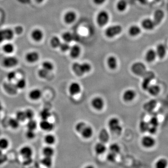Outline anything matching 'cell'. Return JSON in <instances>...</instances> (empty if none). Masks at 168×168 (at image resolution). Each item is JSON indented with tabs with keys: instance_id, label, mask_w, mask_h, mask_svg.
<instances>
[{
	"instance_id": "cell-11",
	"label": "cell",
	"mask_w": 168,
	"mask_h": 168,
	"mask_svg": "<svg viewBox=\"0 0 168 168\" xmlns=\"http://www.w3.org/2000/svg\"><path fill=\"white\" fill-rule=\"evenodd\" d=\"M142 26L147 30H152L155 27V25L153 20L150 18H145L142 22Z\"/></svg>"
},
{
	"instance_id": "cell-53",
	"label": "cell",
	"mask_w": 168,
	"mask_h": 168,
	"mask_svg": "<svg viewBox=\"0 0 168 168\" xmlns=\"http://www.w3.org/2000/svg\"><path fill=\"white\" fill-rule=\"evenodd\" d=\"M16 73L14 71H11L9 72L7 74V79H8V81H10L16 78Z\"/></svg>"
},
{
	"instance_id": "cell-25",
	"label": "cell",
	"mask_w": 168,
	"mask_h": 168,
	"mask_svg": "<svg viewBox=\"0 0 168 168\" xmlns=\"http://www.w3.org/2000/svg\"><path fill=\"white\" fill-rule=\"evenodd\" d=\"M95 149L97 154H101L106 151V148L104 143L100 142L96 144Z\"/></svg>"
},
{
	"instance_id": "cell-49",
	"label": "cell",
	"mask_w": 168,
	"mask_h": 168,
	"mask_svg": "<svg viewBox=\"0 0 168 168\" xmlns=\"http://www.w3.org/2000/svg\"><path fill=\"white\" fill-rule=\"evenodd\" d=\"M49 72L47 70H45L44 68L40 69L38 71V75L41 78L45 79L47 77L48 75Z\"/></svg>"
},
{
	"instance_id": "cell-23",
	"label": "cell",
	"mask_w": 168,
	"mask_h": 168,
	"mask_svg": "<svg viewBox=\"0 0 168 168\" xmlns=\"http://www.w3.org/2000/svg\"><path fill=\"white\" fill-rule=\"evenodd\" d=\"M141 33V29L138 26L132 25L129 27L128 29V33L130 36H136L139 35Z\"/></svg>"
},
{
	"instance_id": "cell-6",
	"label": "cell",
	"mask_w": 168,
	"mask_h": 168,
	"mask_svg": "<svg viewBox=\"0 0 168 168\" xmlns=\"http://www.w3.org/2000/svg\"><path fill=\"white\" fill-rule=\"evenodd\" d=\"M141 144L146 149H150L154 146L156 144V141L152 136L147 135L143 137Z\"/></svg>"
},
{
	"instance_id": "cell-29",
	"label": "cell",
	"mask_w": 168,
	"mask_h": 168,
	"mask_svg": "<svg viewBox=\"0 0 168 168\" xmlns=\"http://www.w3.org/2000/svg\"><path fill=\"white\" fill-rule=\"evenodd\" d=\"M109 134L106 129L101 130L100 133L99 138L102 143H106L109 140Z\"/></svg>"
},
{
	"instance_id": "cell-37",
	"label": "cell",
	"mask_w": 168,
	"mask_h": 168,
	"mask_svg": "<svg viewBox=\"0 0 168 168\" xmlns=\"http://www.w3.org/2000/svg\"><path fill=\"white\" fill-rule=\"evenodd\" d=\"M45 141L48 145L53 144L55 143V137L52 134H47L45 136Z\"/></svg>"
},
{
	"instance_id": "cell-52",
	"label": "cell",
	"mask_w": 168,
	"mask_h": 168,
	"mask_svg": "<svg viewBox=\"0 0 168 168\" xmlns=\"http://www.w3.org/2000/svg\"><path fill=\"white\" fill-rule=\"evenodd\" d=\"M35 134L34 130L28 129L26 133V136L29 139H33L35 137Z\"/></svg>"
},
{
	"instance_id": "cell-59",
	"label": "cell",
	"mask_w": 168,
	"mask_h": 168,
	"mask_svg": "<svg viewBox=\"0 0 168 168\" xmlns=\"http://www.w3.org/2000/svg\"><path fill=\"white\" fill-rule=\"evenodd\" d=\"M36 3L38 4L42 3L44 2L45 0H35Z\"/></svg>"
},
{
	"instance_id": "cell-56",
	"label": "cell",
	"mask_w": 168,
	"mask_h": 168,
	"mask_svg": "<svg viewBox=\"0 0 168 168\" xmlns=\"http://www.w3.org/2000/svg\"><path fill=\"white\" fill-rule=\"evenodd\" d=\"M106 0H93V2L96 5H101L103 4Z\"/></svg>"
},
{
	"instance_id": "cell-45",
	"label": "cell",
	"mask_w": 168,
	"mask_h": 168,
	"mask_svg": "<svg viewBox=\"0 0 168 168\" xmlns=\"http://www.w3.org/2000/svg\"><path fill=\"white\" fill-rule=\"evenodd\" d=\"M117 155V154H116L112 152H110L107 154V156H106V159L109 162L113 163V162H115L116 161Z\"/></svg>"
},
{
	"instance_id": "cell-21",
	"label": "cell",
	"mask_w": 168,
	"mask_h": 168,
	"mask_svg": "<svg viewBox=\"0 0 168 168\" xmlns=\"http://www.w3.org/2000/svg\"><path fill=\"white\" fill-rule=\"evenodd\" d=\"M161 89L159 85L156 84H152L149 85L148 88V91L150 95L152 96H156L160 93Z\"/></svg>"
},
{
	"instance_id": "cell-51",
	"label": "cell",
	"mask_w": 168,
	"mask_h": 168,
	"mask_svg": "<svg viewBox=\"0 0 168 168\" xmlns=\"http://www.w3.org/2000/svg\"><path fill=\"white\" fill-rule=\"evenodd\" d=\"M24 112L26 119H28L29 120L33 119L34 114V112L32 110H31V109H27Z\"/></svg>"
},
{
	"instance_id": "cell-44",
	"label": "cell",
	"mask_w": 168,
	"mask_h": 168,
	"mask_svg": "<svg viewBox=\"0 0 168 168\" xmlns=\"http://www.w3.org/2000/svg\"><path fill=\"white\" fill-rule=\"evenodd\" d=\"M36 126L37 124H36V122L33 119L29 120L27 125V127L28 129L32 130H34L36 128Z\"/></svg>"
},
{
	"instance_id": "cell-18",
	"label": "cell",
	"mask_w": 168,
	"mask_h": 168,
	"mask_svg": "<svg viewBox=\"0 0 168 168\" xmlns=\"http://www.w3.org/2000/svg\"><path fill=\"white\" fill-rule=\"evenodd\" d=\"M69 92L72 95H78L81 91L80 85L76 82H73L70 84L69 88Z\"/></svg>"
},
{
	"instance_id": "cell-46",
	"label": "cell",
	"mask_w": 168,
	"mask_h": 168,
	"mask_svg": "<svg viewBox=\"0 0 168 168\" xmlns=\"http://www.w3.org/2000/svg\"><path fill=\"white\" fill-rule=\"evenodd\" d=\"M149 127V123H147L144 122H142L140 123V129H141L142 132H146V131H148Z\"/></svg>"
},
{
	"instance_id": "cell-20",
	"label": "cell",
	"mask_w": 168,
	"mask_h": 168,
	"mask_svg": "<svg viewBox=\"0 0 168 168\" xmlns=\"http://www.w3.org/2000/svg\"><path fill=\"white\" fill-rule=\"evenodd\" d=\"M40 127L43 130L47 131H51L53 129L54 125L47 120H43L40 123Z\"/></svg>"
},
{
	"instance_id": "cell-61",
	"label": "cell",
	"mask_w": 168,
	"mask_h": 168,
	"mask_svg": "<svg viewBox=\"0 0 168 168\" xmlns=\"http://www.w3.org/2000/svg\"><path fill=\"white\" fill-rule=\"evenodd\" d=\"M2 109H3V106H2V103L0 101V112L2 111Z\"/></svg>"
},
{
	"instance_id": "cell-12",
	"label": "cell",
	"mask_w": 168,
	"mask_h": 168,
	"mask_svg": "<svg viewBox=\"0 0 168 168\" xmlns=\"http://www.w3.org/2000/svg\"><path fill=\"white\" fill-rule=\"evenodd\" d=\"M92 105L95 109L97 110H100L104 107V102L101 98L96 97L93 99L92 100Z\"/></svg>"
},
{
	"instance_id": "cell-54",
	"label": "cell",
	"mask_w": 168,
	"mask_h": 168,
	"mask_svg": "<svg viewBox=\"0 0 168 168\" xmlns=\"http://www.w3.org/2000/svg\"><path fill=\"white\" fill-rule=\"evenodd\" d=\"M157 131V127H154L150 126H149V128L148 129V132L150 133V134H155Z\"/></svg>"
},
{
	"instance_id": "cell-19",
	"label": "cell",
	"mask_w": 168,
	"mask_h": 168,
	"mask_svg": "<svg viewBox=\"0 0 168 168\" xmlns=\"http://www.w3.org/2000/svg\"><path fill=\"white\" fill-rule=\"evenodd\" d=\"M70 55L71 57L73 58H77L79 57L81 52L80 47L77 45H74L71 47L70 49Z\"/></svg>"
},
{
	"instance_id": "cell-41",
	"label": "cell",
	"mask_w": 168,
	"mask_h": 168,
	"mask_svg": "<svg viewBox=\"0 0 168 168\" xmlns=\"http://www.w3.org/2000/svg\"><path fill=\"white\" fill-rule=\"evenodd\" d=\"M26 84L25 79H21L17 81L16 85L17 89H22L25 87Z\"/></svg>"
},
{
	"instance_id": "cell-28",
	"label": "cell",
	"mask_w": 168,
	"mask_h": 168,
	"mask_svg": "<svg viewBox=\"0 0 168 168\" xmlns=\"http://www.w3.org/2000/svg\"><path fill=\"white\" fill-rule=\"evenodd\" d=\"M127 4L125 0H120L117 4V8L119 12H124L127 8Z\"/></svg>"
},
{
	"instance_id": "cell-27",
	"label": "cell",
	"mask_w": 168,
	"mask_h": 168,
	"mask_svg": "<svg viewBox=\"0 0 168 168\" xmlns=\"http://www.w3.org/2000/svg\"><path fill=\"white\" fill-rule=\"evenodd\" d=\"M82 136L84 138L88 139L92 136L93 134V130L92 127L89 126H86L84 127L83 131L81 132Z\"/></svg>"
},
{
	"instance_id": "cell-7",
	"label": "cell",
	"mask_w": 168,
	"mask_h": 168,
	"mask_svg": "<svg viewBox=\"0 0 168 168\" xmlns=\"http://www.w3.org/2000/svg\"><path fill=\"white\" fill-rule=\"evenodd\" d=\"M30 37L34 42H41L44 38V32L42 30L40 29H34L30 33Z\"/></svg>"
},
{
	"instance_id": "cell-1",
	"label": "cell",
	"mask_w": 168,
	"mask_h": 168,
	"mask_svg": "<svg viewBox=\"0 0 168 168\" xmlns=\"http://www.w3.org/2000/svg\"><path fill=\"white\" fill-rule=\"evenodd\" d=\"M15 35V31L11 29L0 30V44L4 42H10L14 39Z\"/></svg>"
},
{
	"instance_id": "cell-47",
	"label": "cell",
	"mask_w": 168,
	"mask_h": 168,
	"mask_svg": "<svg viewBox=\"0 0 168 168\" xmlns=\"http://www.w3.org/2000/svg\"><path fill=\"white\" fill-rule=\"evenodd\" d=\"M59 47L61 51L63 52H66L67 51L70 50L71 47H70L69 43L65 42L64 43H61Z\"/></svg>"
},
{
	"instance_id": "cell-3",
	"label": "cell",
	"mask_w": 168,
	"mask_h": 168,
	"mask_svg": "<svg viewBox=\"0 0 168 168\" xmlns=\"http://www.w3.org/2000/svg\"><path fill=\"white\" fill-rule=\"evenodd\" d=\"M109 18L110 17L108 12L105 10H102L99 12L97 16V23L99 26L103 27L108 23Z\"/></svg>"
},
{
	"instance_id": "cell-9",
	"label": "cell",
	"mask_w": 168,
	"mask_h": 168,
	"mask_svg": "<svg viewBox=\"0 0 168 168\" xmlns=\"http://www.w3.org/2000/svg\"><path fill=\"white\" fill-rule=\"evenodd\" d=\"M165 17V13L161 9H157L154 13L153 20L155 26L161 24Z\"/></svg>"
},
{
	"instance_id": "cell-62",
	"label": "cell",
	"mask_w": 168,
	"mask_h": 168,
	"mask_svg": "<svg viewBox=\"0 0 168 168\" xmlns=\"http://www.w3.org/2000/svg\"><path fill=\"white\" fill-rule=\"evenodd\" d=\"M3 154V150H2V149H0V156H1V155H2Z\"/></svg>"
},
{
	"instance_id": "cell-32",
	"label": "cell",
	"mask_w": 168,
	"mask_h": 168,
	"mask_svg": "<svg viewBox=\"0 0 168 168\" xmlns=\"http://www.w3.org/2000/svg\"><path fill=\"white\" fill-rule=\"evenodd\" d=\"M43 153L45 156L52 157L54 154V150L51 147L47 146L43 149Z\"/></svg>"
},
{
	"instance_id": "cell-40",
	"label": "cell",
	"mask_w": 168,
	"mask_h": 168,
	"mask_svg": "<svg viewBox=\"0 0 168 168\" xmlns=\"http://www.w3.org/2000/svg\"><path fill=\"white\" fill-rule=\"evenodd\" d=\"M109 149L110 152H112L116 154H118L120 152V146L117 144H112L109 147Z\"/></svg>"
},
{
	"instance_id": "cell-57",
	"label": "cell",
	"mask_w": 168,
	"mask_h": 168,
	"mask_svg": "<svg viewBox=\"0 0 168 168\" xmlns=\"http://www.w3.org/2000/svg\"><path fill=\"white\" fill-rule=\"evenodd\" d=\"M17 29L15 30V32H17V34H20L22 33L23 31V28L21 27V26H19L17 27Z\"/></svg>"
},
{
	"instance_id": "cell-33",
	"label": "cell",
	"mask_w": 168,
	"mask_h": 168,
	"mask_svg": "<svg viewBox=\"0 0 168 168\" xmlns=\"http://www.w3.org/2000/svg\"><path fill=\"white\" fill-rule=\"evenodd\" d=\"M41 163L43 165L47 167H50L52 165V157L45 156L41 160Z\"/></svg>"
},
{
	"instance_id": "cell-10",
	"label": "cell",
	"mask_w": 168,
	"mask_h": 168,
	"mask_svg": "<svg viewBox=\"0 0 168 168\" xmlns=\"http://www.w3.org/2000/svg\"><path fill=\"white\" fill-rule=\"evenodd\" d=\"M20 152L21 155L25 159V160L31 159V156L33 154L32 149L28 146L23 147L20 150Z\"/></svg>"
},
{
	"instance_id": "cell-36",
	"label": "cell",
	"mask_w": 168,
	"mask_h": 168,
	"mask_svg": "<svg viewBox=\"0 0 168 168\" xmlns=\"http://www.w3.org/2000/svg\"><path fill=\"white\" fill-rule=\"evenodd\" d=\"M40 117L43 120H47L50 117L51 114L48 109L45 108L40 112Z\"/></svg>"
},
{
	"instance_id": "cell-50",
	"label": "cell",
	"mask_w": 168,
	"mask_h": 168,
	"mask_svg": "<svg viewBox=\"0 0 168 168\" xmlns=\"http://www.w3.org/2000/svg\"><path fill=\"white\" fill-rule=\"evenodd\" d=\"M86 127V125L83 122H79L76 126V130L77 132L79 133H81L84 127Z\"/></svg>"
},
{
	"instance_id": "cell-26",
	"label": "cell",
	"mask_w": 168,
	"mask_h": 168,
	"mask_svg": "<svg viewBox=\"0 0 168 168\" xmlns=\"http://www.w3.org/2000/svg\"><path fill=\"white\" fill-rule=\"evenodd\" d=\"M107 64L108 67L112 70L116 69L117 66V60L114 56H110L107 59Z\"/></svg>"
},
{
	"instance_id": "cell-55",
	"label": "cell",
	"mask_w": 168,
	"mask_h": 168,
	"mask_svg": "<svg viewBox=\"0 0 168 168\" xmlns=\"http://www.w3.org/2000/svg\"><path fill=\"white\" fill-rule=\"evenodd\" d=\"M7 159V157L5 155H3V154L2 155H1L0 156V165H2L5 162H6Z\"/></svg>"
},
{
	"instance_id": "cell-17",
	"label": "cell",
	"mask_w": 168,
	"mask_h": 168,
	"mask_svg": "<svg viewBox=\"0 0 168 168\" xmlns=\"http://www.w3.org/2000/svg\"><path fill=\"white\" fill-rule=\"evenodd\" d=\"M157 57L156 51L153 49H149L146 53L145 58L146 61L148 63H152L155 60Z\"/></svg>"
},
{
	"instance_id": "cell-4",
	"label": "cell",
	"mask_w": 168,
	"mask_h": 168,
	"mask_svg": "<svg viewBox=\"0 0 168 168\" xmlns=\"http://www.w3.org/2000/svg\"><path fill=\"white\" fill-rule=\"evenodd\" d=\"M108 126L111 131L114 133L120 134L122 131V127L117 118H113L110 119L108 122Z\"/></svg>"
},
{
	"instance_id": "cell-31",
	"label": "cell",
	"mask_w": 168,
	"mask_h": 168,
	"mask_svg": "<svg viewBox=\"0 0 168 168\" xmlns=\"http://www.w3.org/2000/svg\"><path fill=\"white\" fill-rule=\"evenodd\" d=\"M61 42L60 39L57 36H53L50 40L51 46L53 48H57L59 47Z\"/></svg>"
},
{
	"instance_id": "cell-22",
	"label": "cell",
	"mask_w": 168,
	"mask_h": 168,
	"mask_svg": "<svg viewBox=\"0 0 168 168\" xmlns=\"http://www.w3.org/2000/svg\"><path fill=\"white\" fill-rule=\"evenodd\" d=\"M168 167V161L165 158L158 159L154 164V168H167Z\"/></svg>"
},
{
	"instance_id": "cell-48",
	"label": "cell",
	"mask_w": 168,
	"mask_h": 168,
	"mask_svg": "<svg viewBox=\"0 0 168 168\" xmlns=\"http://www.w3.org/2000/svg\"><path fill=\"white\" fill-rule=\"evenodd\" d=\"M149 126L154 127H157L158 125H159V122H158V119L155 117H153L149 120Z\"/></svg>"
},
{
	"instance_id": "cell-60",
	"label": "cell",
	"mask_w": 168,
	"mask_h": 168,
	"mask_svg": "<svg viewBox=\"0 0 168 168\" xmlns=\"http://www.w3.org/2000/svg\"><path fill=\"white\" fill-rule=\"evenodd\" d=\"M84 168H95L94 167V166H93V165H89L86 166V167H85Z\"/></svg>"
},
{
	"instance_id": "cell-8",
	"label": "cell",
	"mask_w": 168,
	"mask_h": 168,
	"mask_svg": "<svg viewBox=\"0 0 168 168\" xmlns=\"http://www.w3.org/2000/svg\"><path fill=\"white\" fill-rule=\"evenodd\" d=\"M39 53L35 51L28 52L25 55V58L27 62L29 63H34L37 62L39 59Z\"/></svg>"
},
{
	"instance_id": "cell-24",
	"label": "cell",
	"mask_w": 168,
	"mask_h": 168,
	"mask_svg": "<svg viewBox=\"0 0 168 168\" xmlns=\"http://www.w3.org/2000/svg\"><path fill=\"white\" fill-rule=\"evenodd\" d=\"M42 92L39 89H35L31 90L29 93V97L32 100H37L41 98Z\"/></svg>"
},
{
	"instance_id": "cell-42",
	"label": "cell",
	"mask_w": 168,
	"mask_h": 168,
	"mask_svg": "<svg viewBox=\"0 0 168 168\" xmlns=\"http://www.w3.org/2000/svg\"><path fill=\"white\" fill-rule=\"evenodd\" d=\"M81 71L83 74L88 73L91 70V66L87 63H84L81 64Z\"/></svg>"
},
{
	"instance_id": "cell-14",
	"label": "cell",
	"mask_w": 168,
	"mask_h": 168,
	"mask_svg": "<svg viewBox=\"0 0 168 168\" xmlns=\"http://www.w3.org/2000/svg\"><path fill=\"white\" fill-rule=\"evenodd\" d=\"M77 18L75 12L73 11H69L64 16V21L67 24H71L73 23Z\"/></svg>"
},
{
	"instance_id": "cell-5",
	"label": "cell",
	"mask_w": 168,
	"mask_h": 168,
	"mask_svg": "<svg viewBox=\"0 0 168 168\" xmlns=\"http://www.w3.org/2000/svg\"><path fill=\"white\" fill-rule=\"evenodd\" d=\"M18 58L15 56H9L6 57L3 60V64L6 68H12L16 67L18 64Z\"/></svg>"
},
{
	"instance_id": "cell-16",
	"label": "cell",
	"mask_w": 168,
	"mask_h": 168,
	"mask_svg": "<svg viewBox=\"0 0 168 168\" xmlns=\"http://www.w3.org/2000/svg\"><path fill=\"white\" fill-rule=\"evenodd\" d=\"M155 51H156L157 57L161 59H163L165 57L166 54V48L164 45L160 44L156 47Z\"/></svg>"
},
{
	"instance_id": "cell-13",
	"label": "cell",
	"mask_w": 168,
	"mask_h": 168,
	"mask_svg": "<svg viewBox=\"0 0 168 168\" xmlns=\"http://www.w3.org/2000/svg\"><path fill=\"white\" fill-rule=\"evenodd\" d=\"M136 95V93L134 90L128 89L124 93L123 95V99L126 102L132 101V100H134Z\"/></svg>"
},
{
	"instance_id": "cell-38",
	"label": "cell",
	"mask_w": 168,
	"mask_h": 168,
	"mask_svg": "<svg viewBox=\"0 0 168 168\" xmlns=\"http://www.w3.org/2000/svg\"><path fill=\"white\" fill-rule=\"evenodd\" d=\"M9 142L8 139L5 138L0 139V149L2 150H4L8 148Z\"/></svg>"
},
{
	"instance_id": "cell-58",
	"label": "cell",
	"mask_w": 168,
	"mask_h": 168,
	"mask_svg": "<svg viewBox=\"0 0 168 168\" xmlns=\"http://www.w3.org/2000/svg\"><path fill=\"white\" fill-rule=\"evenodd\" d=\"M137 1L142 4H145L148 0H137Z\"/></svg>"
},
{
	"instance_id": "cell-43",
	"label": "cell",
	"mask_w": 168,
	"mask_h": 168,
	"mask_svg": "<svg viewBox=\"0 0 168 168\" xmlns=\"http://www.w3.org/2000/svg\"><path fill=\"white\" fill-rule=\"evenodd\" d=\"M16 118L19 122H24L26 119L25 112L18 111L16 114Z\"/></svg>"
},
{
	"instance_id": "cell-15",
	"label": "cell",
	"mask_w": 168,
	"mask_h": 168,
	"mask_svg": "<svg viewBox=\"0 0 168 168\" xmlns=\"http://www.w3.org/2000/svg\"><path fill=\"white\" fill-rule=\"evenodd\" d=\"M2 50L4 52L7 54H10L14 52L15 50V46L10 42L5 43L2 47Z\"/></svg>"
},
{
	"instance_id": "cell-39",
	"label": "cell",
	"mask_w": 168,
	"mask_h": 168,
	"mask_svg": "<svg viewBox=\"0 0 168 168\" xmlns=\"http://www.w3.org/2000/svg\"><path fill=\"white\" fill-rule=\"evenodd\" d=\"M42 67L45 70L50 72L53 69L54 66L52 63L48 61H46L42 64Z\"/></svg>"
},
{
	"instance_id": "cell-30",
	"label": "cell",
	"mask_w": 168,
	"mask_h": 168,
	"mask_svg": "<svg viewBox=\"0 0 168 168\" xmlns=\"http://www.w3.org/2000/svg\"><path fill=\"white\" fill-rule=\"evenodd\" d=\"M72 68H73V71L77 75L80 76L84 74L81 71V64L79 63H74L72 66Z\"/></svg>"
},
{
	"instance_id": "cell-35",
	"label": "cell",
	"mask_w": 168,
	"mask_h": 168,
	"mask_svg": "<svg viewBox=\"0 0 168 168\" xmlns=\"http://www.w3.org/2000/svg\"><path fill=\"white\" fill-rule=\"evenodd\" d=\"M8 125L11 128L16 129L19 126V121L17 118H11L8 121Z\"/></svg>"
},
{
	"instance_id": "cell-2",
	"label": "cell",
	"mask_w": 168,
	"mask_h": 168,
	"mask_svg": "<svg viewBox=\"0 0 168 168\" xmlns=\"http://www.w3.org/2000/svg\"><path fill=\"white\" fill-rule=\"evenodd\" d=\"M122 28L120 25L111 26L106 29L105 35L108 38H114L122 33Z\"/></svg>"
},
{
	"instance_id": "cell-34",
	"label": "cell",
	"mask_w": 168,
	"mask_h": 168,
	"mask_svg": "<svg viewBox=\"0 0 168 168\" xmlns=\"http://www.w3.org/2000/svg\"><path fill=\"white\" fill-rule=\"evenodd\" d=\"M62 38L64 41L67 43H70L73 40V35L69 32H66L62 35Z\"/></svg>"
}]
</instances>
